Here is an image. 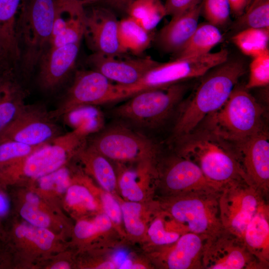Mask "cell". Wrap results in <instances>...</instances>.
I'll use <instances>...</instances> for the list:
<instances>
[{"instance_id":"cell-31","label":"cell","mask_w":269,"mask_h":269,"mask_svg":"<svg viewBox=\"0 0 269 269\" xmlns=\"http://www.w3.org/2000/svg\"><path fill=\"white\" fill-rule=\"evenodd\" d=\"M117 175L118 187L126 201L140 202L144 199L145 191L142 185L141 166L139 178V172L120 166Z\"/></svg>"},{"instance_id":"cell-49","label":"cell","mask_w":269,"mask_h":269,"mask_svg":"<svg viewBox=\"0 0 269 269\" xmlns=\"http://www.w3.org/2000/svg\"><path fill=\"white\" fill-rule=\"evenodd\" d=\"M7 61L12 63L0 43V62Z\"/></svg>"},{"instance_id":"cell-30","label":"cell","mask_w":269,"mask_h":269,"mask_svg":"<svg viewBox=\"0 0 269 269\" xmlns=\"http://www.w3.org/2000/svg\"><path fill=\"white\" fill-rule=\"evenodd\" d=\"M93 106L76 108L65 114L67 123L74 129H79L88 135L101 130L103 125V116Z\"/></svg>"},{"instance_id":"cell-6","label":"cell","mask_w":269,"mask_h":269,"mask_svg":"<svg viewBox=\"0 0 269 269\" xmlns=\"http://www.w3.org/2000/svg\"><path fill=\"white\" fill-rule=\"evenodd\" d=\"M220 191L194 190L162 196L157 203L188 232L210 237L224 229L220 217Z\"/></svg>"},{"instance_id":"cell-13","label":"cell","mask_w":269,"mask_h":269,"mask_svg":"<svg viewBox=\"0 0 269 269\" xmlns=\"http://www.w3.org/2000/svg\"><path fill=\"white\" fill-rule=\"evenodd\" d=\"M233 144L247 181L267 199L269 192V139L266 128Z\"/></svg>"},{"instance_id":"cell-10","label":"cell","mask_w":269,"mask_h":269,"mask_svg":"<svg viewBox=\"0 0 269 269\" xmlns=\"http://www.w3.org/2000/svg\"><path fill=\"white\" fill-rule=\"evenodd\" d=\"M267 200L245 180L224 185L219 196L220 217L224 229L242 239L248 224L268 204Z\"/></svg>"},{"instance_id":"cell-46","label":"cell","mask_w":269,"mask_h":269,"mask_svg":"<svg viewBox=\"0 0 269 269\" xmlns=\"http://www.w3.org/2000/svg\"><path fill=\"white\" fill-rule=\"evenodd\" d=\"M3 186L0 184V218L5 216L10 209V202L2 189Z\"/></svg>"},{"instance_id":"cell-24","label":"cell","mask_w":269,"mask_h":269,"mask_svg":"<svg viewBox=\"0 0 269 269\" xmlns=\"http://www.w3.org/2000/svg\"><path fill=\"white\" fill-rule=\"evenodd\" d=\"M77 154L104 190L113 194L118 187V178L109 159L90 145H84Z\"/></svg>"},{"instance_id":"cell-36","label":"cell","mask_w":269,"mask_h":269,"mask_svg":"<svg viewBox=\"0 0 269 269\" xmlns=\"http://www.w3.org/2000/svg\"><path fill=\"white\" fill-rule=\"evenodd\" d=\"M249 77L245 86L247 89L267 86L269 84V50L253 58Z\"/></svg>"},{"instance_id":"cell-9","label":"cell","mask_w":269,"mask_h":269,"mask_svg":"<svg viewBox=\"0 0 269 269\" xmlns=\"http://www.w3.org/2000/svg\"><path fill=\"white\" fill-rule=\"evenodd\" d=\"M89 145L109 160L119 163H157L158 158V147L153 141L122 125L106 129Z\"/></svg>"},{"instance_id":"cell-37","label":"cell","mask_w":269,"mask_h":269,"mask_svg":"<svg viewBox=\"0 0 269 269\" xmlns=\"http://www.w3.org/2000/svg\"><path fill=\"white\" fill-rule=\"evenodd\" d=\"M15 236L18 238H25L33 242L43 250H48L54 239L53 234L46 228L23 223L17 226L14 230Z\"/></svg>"},{"instance_id":"cell-42","label":"cell","mask_w":269,"mask_h":269,"mask_svg":"<svg viewBox=\"0 0 269 269\" xmlns=\"http://www.w3.org/2000/svg\"><path fill=\"white\" fill-rule=\"evenodd\" d=\"M20 214L23 218L33 226L46 228L49 225V216L40 211L37 206L26 202L21 208Z\"/></svg>"},{"instance_id":"cell-16","label":"cell","mask_w":269,"mask_h":269,"mask_svg":"<svg viewBox=\"0 0 269 269\" xmlns=\"http://www.w3.org/2000/svg\"><path fill=\"white\" fill-rule=\"evenodd\" d=\"M119 21L106 7L85 9L83 38L93 53L111 56L124 53L119 38Z\"/></svg>"},{"instance_id":"cell-15","label":"cell","mask_w":269,"mask_h":269,"mask_svg":"<svg viewBox=\"0 0 269 269\" xmlns=\"http://www.w3.org/2000/svg\"><path fill=\"white\" fill-rule=\"evenodd\" d=\"M157 182L164 193L174 195L194 190L220 191L222 188L210 181L194 162L177 154L157 166Z\"/></svg>"},{"instance_id":"cell-17","label":"cell","mask_w":269,"mask_h":269,"mask_svg":"<svg viewBox=\"0 0 269 269\" xmlns=\"http://www.w3.org/2000/svg\"><path fill=\"white\" fill-rule=\"evenodd\" d=\"M118 56L93 53L86 62L116 84L127 86L138 81L148 71L159 62L149 57L121 59Z\"/></svg>"},{"instance_id":"cell-25","label":"cell","mask_w":269,"mask_h":269,"mask_svg":"<svg viewBox=\"0 0 269 269\" xmlns=\"http://www.w3.org/2000/svg\"><path fill=\"white\" fill-rule=\"evenodd\" d=\"M159 207L156 216L147 228L146 232L150 243L157 247L172 244L183 234L188 232L182 225L175 220Z\"/></svg>"},{"instance_id":"cell-26","label":"cell","mask_w":269,"mask_h":269,"mask_svg":"<svg viewBox=\"0 0 269 269\" xmlns=\"http://www.w3.org/2000/svg\"><path fill=\"white\" fill-rule=\"evenodd\" d=\"M223 39L218 27L209 23L199 24L184 46L176 54V58L200 56L210 52Z\"/></svg>"},{"instance_id":"cell-14","label":"cell","mask_w":269,"mask_h":269,"mask_svg":"<svg viewBox=\"0 0 269 269\" xmlns=\"http://www.w3.org/2000/svg\"><path fill=\"white\" fill-rule=\"evenodd\" d=\"M61 135L49 112L38 106L25 105L21 112L0 135L31 146L48 143Z\"/></svg>"},{"instance_id":"cell-52","label":"cell","mask_w":269,"mask_h":269,"mask_svg":"<svg viewBox=\"0 0 269 269\" xmlns=\"http://www.w3.org/2000/svg\"><path fill=\"white\" fill-rule=\"evenodd\" d=\"M267 0H252L251 2L250 3L249 5L247 7V9H246L245 11L247 10H249L254 6L258 5L259 4L266 1Z\"/></svg>"},{"instance_id":"cell-44","label":"cell","mask_w":269,"mask_h":269,"mask_svg":"<svg viewBox=\"0 0 269 269\" xmlns=\"http://www.w3.org/2000/svg\"><path fill=\"white\" fill-rule=\"evenodd\" d=\"M231 13L236 17H239L245 11L250 0H228Z\"/></svg>"},{"instance_id":"cell-8","label":"cell","mask_w":269,"mask_h":269,"mask_svg":"<svg viewBox=\"0 0 269 269\" xmlns=\"http://www.w3.org/2000/svg\"><path fill=\"white\" fill-rule=\"evenodd\" d=\"M87 134L79 129L61 134L40 146L21 160L0 174V184L5 185L20 175L38 179L63 167L68 158L86 144Z\"/></svg>"},{"instance_id":"cell-51","label":"cell","mask_w":269,"mask_h":269,"mask_svg":"<svg viewBox=\"0 0 269 269\" xmlns=\"http://www.w3.org/2000/svg\"><path fill=\"white\" fill-rule=\"evenodd\" d=\"M13 66L10 62H0V76L8 68Z\"/></svg>"},{"instance_id":"cell-48","label":"cell","mask_w":269,"mask_h":269,"mask_svg":"<svg viewBox=\"0 0 269 269\" xmlns=\"http://www.w3.org/2000/svg\"><path fill=\"white\" fill-rule=\"evenodd\" d=\"M26 202L32 205L38 206L39 199L38 197L32 193H29L26 195Z\"/></svg>"},{"instance_id":"cell-7","label":"cell","mask_w":269,"mask_h":269,"mask_svg":"<svg viewBox=\"0 0 269 269\" xmlns=\"http://www.w3.org/2000/svg\"><path fill=\"white\" fill-rule=\"evenodd\" d=\"M187 88L180 82L165 88L141 92L116 107L113 114L139 128H157L178 107Z\"/></svg>"},{"instance_id":"cell-28","label":"cell","mask_w":269,"mask_h":269,"mask_svg":"<svg viewBox=\"0 0 269 269\" xmlns=\"http://www.w3.org/2000/svg\"><path fill=\"white\" fill-rule=\"evenodd\" d=\"M127 13L149 32L166 15L164 3L160 0H135L130 5Z\"/></svg>"},{"instance_id":"cell-22","label":"cell","mask_w":269,"mask_h":269,"mask_svg":"<svg viewBox=\"0 0 269 269\" xmlns=\"http://www.w3.org/2000/svg\"><path fill=\"white\" fill-rule=\"evenodd\" d=\"M242 240L249 252L264 269L269 265V207L262 208L248 224Z\"/></svg>"},{"instance_id":"cell-18","label":"cell","mask_w":269,"mask_h":269,"mask_svg":"<svg viewBox=\"0 0 269 269\" xmlns=\"http://www.w3.org/2000/svg\"><path fill=\"white\" fill-rule=\"evenodd\" d=\"M208 237L187 232L175 243L158 247V263L169 269H203V255Z\"/></svg>"},{"instance_id":"cell-45","label":"cell","mask_w":269,"mask_h":269,"mask_svg":"<svg viewBox=\"0 0 269 269\" xmlns=\"http://www.w3.org/2000/svg\"><path fill=\"white\" fill-rule=\"evenodd\" d=\"M135 0H102L112 8L127 12L130 5Z\"/></svg>"},{"instance_id":"cell-47","label":"cell","mask_w":269,"mask_h":269,"mask_svg":"<svg viewBox=\"0 0 269 269\" xmlns=\"http://www.w3.org/2000/svg\"><path fill=\"white\" fill-rule=\"evenodd\" d=\"M102 0H57V5H77L85 7V6L101 1Z\"/></svg>"},{"instance_id":"cell-5","label":"cell","mask_w":269,"mask_h":269,"mask_svg":"<svg viewBox=\"0 0 269 269\" xmlns=\"http://www.w3.org/2000/svg\"><path fill=\"white\" fill-rule=\"evenodd\" d=\"M228 56V51L222 49L200 56L176 58L167 62H159L133 84H114L110 103L128 99L142 91L165 88L185 80L201 77L226 61Z\"/></svg>"},{"instance_id":"cell-41","label":"cell","mask_w":269,"mask_h":269,"mask_svg":"<svg viewBox=\"0 0 269 269\" xmlns=\"http://www.w3.org/2000/svg\"><path fill=\"white\" fill-rule=\"evenodd\" d=\"M101 202L103 212L111 220L113 226L120 227L123 223L121 204L112 193L106 191L101 193Z\"/></svg>"},{"instance_id":"cell-23","label":"cell","mask_w":269,"mask_h":269,"mask_svg":"<svg viewBox=\"0 0 269 269\" xmlns=\"http://www.w3.org/2000/svg\"><path fill=\"white\" fill-rule=\"evenodd\" d=\"M22 1V0H0V43L15 65L20 59L15 27Z\"/></svg>"},{"instance_id":"cell-2","label":"cell","mask_w":269,"mask_h":269,"mask_svg":"<svg viewBox=\"0 0 269 269\" xmlns=\"http://www.w3.org/2000/svg\"><path fill=\"white\" fill-rule=\"evenodd\" d=\"M173 140L176 154L195 163L219 187L235 181H247L233 143L200 126Z\"/></svg>"},{"instance_id":"cell-3","label":"cell","mask_w":269,"mask_h":269,"mask_svg":"<svg viewBox=\"0 0 269 269\" xmlns=\"http://www.w3.org/2000/svg\"><path fill=\"white\" fill-rule=\"evenodd\" d=\"M57 0H22L15 33L21 71L30 74L49 47Z\"/></svg>"},{"instance_id":"cell-19","label":"cell","mask_w":269,"mask_h":269,"mask_svg":"<svg viewBox=\"0 0 269 269\" xmlns=\"http://www.w3.org/2000/svg\"><path fill=\"white\" fill-rule=\"evenodd\" d=\"M80 43L48 48L39 62L38 82L46 91L56 89L74 69Z\"/></svg>"},{"instance_id":"cell-4","label":"cell","mask_w":269,"mask_h":269,"mask_svg":"<svg viewBox=\"0 0 269 269\" xmlns=\"http://www.w3.org/2000/svg\"><path fill=\"white\" fill-rule=\"evenodd\" d=\"M264 111L245 86L236 85L224 104L198 126L234 143L265 128Z\"/></svg>"},{"instance_id":"cell-1","label":"cell","mask_w":269,"mask_h":269,"mask_svg":"<svg viewBox=\"0 0 269 269\" xmlns=\"http://www.w3.org/2000/svg\"><path fill=\"white\" fill-rule=\"evenodd\" d=\"M246 70L242 60L228 58L201 77L195 90L178 107L173 140L194 130L207 116L219 109Z\"/></svg>"},{"instance_id":"cell-39","label":"cell","mask_w":269,"mask_h":269,"mask_svg":"<svg viewBox=\"0 0 269 269\" xmlns=\"http://www.w3.org/2000/svg\"><path fill=\"white\" fill-rule=\"evenodd\" d=\"M66 201L70 206L78 207L93 211L98 208V204L89 190L85 186L75 184L67 190Z\"/></svg>"},{"instance_id":"cell-32","label":"cell","mask_w":269,"mask_h":269,"mask_svg":"<svg viewBox=\"0 0 269 269\" xmlns=\"http://www.w3.org/2000/svg\"><path fill=\"white\" fill-rule=\"evenodd\" d=\"M121 207L123 223L127 233L134 238L142 237L147 228L142 205L139 202L126 201L121 203Z\"/></svg>"},{"instance_id":"cell-35","label":"cell","mask_w":269,"mask_h":269,"mask_svg":"<svg viewBox=\"0 0 269 269\" xmlns=\"http://www.w3.org/2000/svg\"><path fill=\"white\" fill-rule=\"evenodd\" d=\"M201 14L218 27L227 25L231 14L228 0H202Z\"/></svg>"},{"instance_id":"cell-34","label":"cell","mask_w":269,"mask_h":269,"mask_svg":"<svg viewBox=\"0 0 269 269\" xmlns=\"http://www.w3.org/2000/svg\"><path fill=\"white\" fill-rule=\"evenodd\" d=\"M235 26L239 31L248 28H269V0L246 10L238 17Z\"/></svg>"},{"instance_id":"cell-20","label":"cell","mask_w":269,"mask_h":269,"mask_svg":"<svg viewBox=\"0 0 269 269\" xmlns=\"http://www.w3.org/2000/svg\"><path fill=\"white\" fill-rule=\"evenodd\" d=\"M201 3L178 15L159 31L157 42L164 51L177 54L184 46L199 24Z\"/></svg>"},{"instance_id":"cell-11","label":"cell","mask_w":269,"mask_h":269,"mask_svg":"<svg viewBox=\"0 0 269 269\" xmlns=\"http://www.w3.org/2000/svg\"><path fill=\"white\" fill-rule=\"evenodd\" d=\"M204 269H264L242 239L224 229L208 237L202 259Z\"/></svg>"},{"instance_id":"cell-40","label":"cell","mask_w":269,"mask_h":269,"mask_svg":"<svg viewBox=\"0 0 269 269\" xmlns=\"http://www.w3.org/2000/svg\"><path fill=\"white\" fill-rule=\"evenodd\" d=\"M37 179L39 185L42 190H55L59 193H63L67 190L71 183L70 172L68 169L64 167Z\"/></svg>"},{"instance_id":"cell-38","label":"cell","mask_w":269,"mask_h":269,"mask_svg":"<svg viewBox=\"0 0 269 269\" xmlns=\"http://www.w3.org/2000/svg\"><path fill=\"white\" fill-rule=\"evenodd\" d=\"M113 226L111 220L103 212L91 221H79L76 224L74 231L78 239H87L97 234L107 233Z\"/></svg>"},{"instance_id":"cell-12","label":"cell","mask_w":269,"mask_h":269,"mask_svg":"<svg viewBox=\"0 0 269 269\" xmlns=\"http://www.w3.org/2000/svg\"><path fill=\"white\" fill-rule=\"evenodd\" d=\"M114 88L110 80L95 70L77 71L62 102L55 110L49 112L50 116L54 119L82 106L108 103Z\"/></svg>"},{"instance_id":"cell-27","label":"cell","mask_w":269,"mask_h":269,"mask_svg":"<svg viewBox=\"0 0 269 269\" xmlns=\"http://www.w3.org/2000/svg\"><path fill=\"white\" fill-rule=\"evenodd\" d=\"M150 32L129 16L119 21V38L124 53L130 51L138 54L143 52L151 41Z\"/></svg>"},{"instance_id":"cell-29","label":"cell","mask_w":269,"mask_h":269,"mask_svg":"<svg viewBox=\"0 0 269 269\" xmlns=\"http://www.w3.org/2000/svg\"><path fill=\"white\" fill-rule=\"evenodd\" d=\"M232 41L243 53L253 58L269 50V28H245L238 31Z\"/></svg>"},{"instance_id":"cell-53","label":"cell","mask_w":269,"mask_h":269,"mask_svg":"<svg viewBox=\"0 0 269 269\" xmlns=\"http://www.w3.org/2000/svg\"><path fill=\"white\" fill-rule=\"evenodd\" d=\"M251 0H250V3L251 2ZM249 4H250V3H249Z\"/></svg>"},{"instance_id":"cell-33","label":"cell","mask_w":269,"mask_h":269,"mask_svg":"<svg viewBox=\"0 0 269 269\" xmlns=\"http://www.w3.org/2000/svg\"><path fill=\"white\" fill-rule=\"evenodd\" d=\"M40 146H31L11 139L0 138V174Z\"/></svg>"},{"instance_id":"cell-43","label":"cell","mask_w":269,"mask_h":269,"mask_svg":"<svg viewBox=\"0 0 269 269\" xmlns=\"http://www.w3.org/2000/svg\"><path fill=\"white\" fill-rule=\"evenodd\" d=\"M202 0H166L164 3L166 15L171 17L199 5Z\"/></svg>"},{"instance_id":"cell-50","label":"cell","mask_w":269,"mask_h":269,"mask_svg":"<svg viewBox=\"0 0 269 269\" xmlns=\"http://www.w3.org/2000/svg\"><path fill=\"white\" fill-rule=\"evenodd\" d=\"M70 268L69 265L67 262L61 261L55 264L53 266H52L51 269H69Z\"/></svg>"},{"instance_id":"cell-21","label":"cell","mask_w":269,"mask_h":269,"mask_svg":"<svg viewBox=\"0 0 269 269\" xmlns=\"http://www.w3.org/2000/svg\"><path fill=\"white\" fill-rule=\"evenodd\" d=\"M25 97L14 66H11L0 76V135L22 111Z\"/></svg>"}]
</instances>
